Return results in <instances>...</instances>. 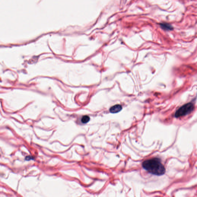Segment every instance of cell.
Returning a JSON list of instances; mask_svg holds the SVG:
<instances>
[{"label": "cell", "instance_id": "6da1fadb", "mask_svg": "<svg viewBox=\"0 0 197 197\" xmlns=\"http://www.w3.org/2000/svg\"><path fill=\"white\" fill-rule=\"evenodd\" d=\"M142 166L149 173L156 176H162L166 172L165 167L160 159L157 158L145 160L142 163Z\"/></svg>", "mask_w": 197, "mask_h": 197}, {"label": "cell", "instance_id": "7a4b0ae2", "mask_svg": "<svg viewBox=\"0 0 197 197\" xmlns=\"http://www.w3.org/2000/svg\"><path fill=\"white\" fill-rule=\"evenodd\" d=\"M194 109L193 104L191 103L186 104L180 108L176 111L175 114L176 118L186 116L191 113Z\"/></svg>", "mask_w": 197, "mask_h": 197}, {"label": "cell", "instance_id": "3957f363", "mask_svg": "<svg viewBox=\"0 0 197 197\" xmlns=\"http://www.w3.org/2000/svg\"><path fill=\"white\" fill-rule=\"evenodd\" d=\"M122 109V107L120 104H117L111 107L110 112L112 113H117L120 112Z\"/></svg>", "mask_w": 197, "mask_h": 197}, {"label": "cell", "instance_id": "277c9868", "mask_svg": "<svg viewBox=\"0 0 197 197\" xmlns=\"http://www.w3.org/2000/svg\"><path fill=\"white\" fill-rule=\"evenodd\" d=\"M160 26L162 28L166 30H171L173 29L172 27L168 23H161L160 24Z\"/></svg>", "mask_w": 197, "mask_h": 197}, {"label": "cell", "instance_id": "5b68a950", "mask_svg": "<svg viewBox=\"0 0 197 197\" xmlns=\"http://www.w3.org/2000/svg\"><path fill=\"white\" fill-rule=\"evenodd\" d=\"M81 122L83 124H86L89 122L90 121V117L88 116H84L82 117L81 119Z\"/></svg>", "mask_w": 197, "mask_h": 197}]
</instances>
